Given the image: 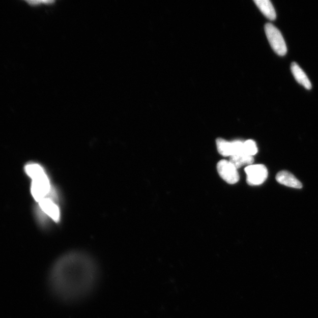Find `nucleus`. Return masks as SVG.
Masks as SVG:
<instances>
[{"instance_id":"6e6552de","label":"nucleus","mask_w":318,"mask_h":318,"mask_svg":"<svg viewBox=\"0 0 318 318\" xmlns=\"http://www.w3.org/2000/svg\"><path fill=\"white\" fill-rule=\"evenodd\" d=\"M291 69L292 73H293L294 77L298 82V83L304 86L306 89H311L312 84L309 78L304 71L296 63L294 62L292 63Z\"/></svg>"},{"instance_id":"9d476101","label":"nucleus","mask_w":318,"mask_h":318,"mask_svg":"<svg viewBox=\"0 0 318 318\" xmlns=\"http://www.w3.org/2000/svg\"><path fill=\"white\" fill-rule=\"evenodd\" d=\"M229 161L238 169L245 165H251L254 162V158L253 156L242 153L230 156Z\"/></svg>"},{"instance_id":"1a4fd4ad","label":"nucleus","mask_w":318,"mask_h":318,"mask_svg":"<svg viewBox=\"0 0 318 318\" xmlns=\"http://www.w3.org/2000/svg\"><path fill=\"white\" fill-rule=\"evenodd\" d=\"M254 3L264 16L271 20H274L276 14L274 6L269 0H254Z\"/></svg>"},{"instance_id":"0eeeda50","label":"nucleus","mask_w":318,"mask_h":318,"mask_svg":"<svg viewBox=\"0 0 318 318\" xmlns=\"http://www.w3.org/2000/svg\"><path fill=\"white\" fill-rule=\"evenodd\" d=\"M40 207L42 210L48 216L54 220L58 222L60 219V210L57 205L52 201L50 198H45V199L39 202Z\"/></svg>"},{"instance_id":"7ed1b4c3","label":"nucleus","mask_w":318,"mask_h":318,"mask_svg":"<svg viewBox=\"0 0 318 318\" xmlns=\"http://www.w3.org/2000/svg\"><path fill=\"white\" fill-rule=\"evenodd\" d=\"M265 31L269 43L275 53L280 56L286 55V45L282 33L274 25L268 23L265 25Z\"/></svg>"},{"instance_id":"f03ea898","label":"nucleus","mask_w":318,"mask_h":318,"mask_svg":"<svg viewBox=\"0 0 318 318\" xmlns=\"http://www.w3.org/2000/svg\"><path fill=\"white\" fill-rule=\"evenodd\" d=\"M26 174L32 179L31 193L38 202L47 198L50 192V183L43 168L36 163L26 165Z\"/></svg>"},{"instance_id":"9b49d317","label":"nucleus","mask_w":318,"mask_h":318,"mask_svg":"<svg viewBox=\"0 0 318 318\" xmlns=\"http://www.w3.org/2000/svg\"><path fill=\"white\" fill-rule=\"evenodd\" d=\"M216 141L219 154L225 157H230L234 155L233 141H228L221 138H218Z\"/></svg>"},{"instance_id":"ddd939ff","label":"nucleus","mask_w":318,"mask_h":318,"mask_svg":"<svg viewBox=\"0 0 318 318\" xmlns=\"http://www.w3.org/2000/svg\"><path fill=\"white\" fill-rule=\"evenodd\" d=\"M234 155L242 154L244 153V141L241 140H235L233 141Z\"/></svg>"},{"instance_id":"39448f33","label":"nucleus","mask_w":318,"mask_h":318,"mask_svg":"<svg viewBox=\"0 0 318 318\" xmlns=\"http://www.w3.org/2000/svg\"><path fill=\"white\" fill-rule=\"evenodd\" d=\"M217 170L220 177L229 184H235L239 181L238 169L229 160L219 161L217 164Z\"/></svg>"},{"instance_id":"f257e3e1","label":"nucleus","mask_w":318,"mask_h":318,"mask_svg":"<svg viewBox=\"0 0 318 318\" xmlns=\"http://www.w3.org/2000/svg\"><path fill=\"white\" fill-rule=\"evenodd\" d=\"M99 275V266L91 255L81 251H70L54 261L48 283L52 293L60 300L76 302L92 293Z\"/></svg>"},{"instance_id":"423d86ee","label":"nucleus","mask_w":318,"mask_h":318,"mask_svg":"<svg viewBox=\"0 0 318 318\" xmlns=\"http://www.w3.org/2000/svg\"><path fill=\"white\" fill-rule=\"evenodd\" d=\"M276 179L280 184L290 188L301 189L302 183L295 176L287 171H281L276 175Z\"/></svg>"},{"instance_id":"f8f14e48","label":"nucleus","mask_w":318,"mask_h":318,"mask_svg":"<svg viewBox=\"0 0 318 318\" xmlns=\"http://www.w3.org/2000/svg\"><path fill=\"white\" fill-rule=\"evenodd\" d=\"M258 149L256 142L253 140L244 141V153L245 154L253 156L257 153Z\"/></svg>"},{"instance_id":"20e7f679","label":"nucleus","mask_w":318,"mask_h":318,"mask_svg":"<svg viewBox=\"0 0 318 318\" xmlns=\"http://www.w3.org/2000/svg\"><path fill=\"white\" fill-rule=\"evenodd\" d=\"M246 181L249 185L258 186L263 184L268 178L267 168L263 164H251L245 169Z\"/></svg>"}]
</instances>
